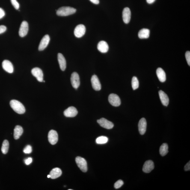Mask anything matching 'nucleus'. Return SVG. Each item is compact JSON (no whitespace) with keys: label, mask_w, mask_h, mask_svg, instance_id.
<instances>
[{"label":"nucleus","mask_w":190,"mask_h":190,"mask_svg":"<svg viewBox=\"0 0 190 190\" xmlns=\"http://www.w3.org/2000/svg\"><path fill=\"white\" fill-rule=\"evenodd\" d=\"M90 1L94 4H98L99 3V0H90Z\"/></svg>","instance_id":"e433bc0d"},{"label":"nucleus","mask_w":190,"mask_h":190,"mask_svg":"<svg viewBox=\"0 0 190 190\" xmlns=\"http://www.w3.org/2000/svg\"><path fill=\"white\" fill-rule=\"evenodd\" d=\"M68 190H72V189H69Z\"/></svg>","instance_id":"ea45409f"},{"label":"nucleus","mask_w":190,"mask_h":190,"mask_svg":"<svg viewBox=\"0 0 190 190\" xmlns=\"http://www.w3.org/2000/svg\"><path fill=\"white\" fill-rule=\"evenodd\" d=\"M160 99L163 105L167 106L169 103V98L167 94L162 90L159 91Z\"/></svg>","instance_id":"aec40b11"},{"label":"nucleus","mask_w":190,"mask_h":190,"mask_svg":"<svg viewBox=\"0 0 190 190\" xmlns=\"http://www.w3.org/2000/svg\"><path fill=\"white\" fill-rule=\"evenodd\" d=\"M78 114L77 110L73 106L69 107L64 112V115L67 117H75Z\"/></svg>","instance_id":"f8f14e48"},{"label":"nucleus","mask_w":190,"mask_h":190,"mask_svg":"<svg viewBox=\"0 0 190 190\" xmlns=\"http://www.w3.org/2000/svg\"><path fill=\"white\" fill-rule=\"evenodd\" d=\"M108 139L105 136H100L98 137L96 140V142L98 144H104L108 142Z\"/></svg>","instance_id":"bb28decb"},{"label":"nucleus","mask_w":190,"mask_h":190,"mask_svg":"<svg viewBox=\"0 0 190 190\" xmlns=\"http://www.w3.org/2000/svg\"><path fill=\"white\" fill-rule=\"evenodd\" d=\"M185 57L186 58L187 62L189 65L190 66V52L189 51H187L185 54Z\"/></svg>","instance_id":"2f4dec72"},{"label":"nucleus","mask_w":190,"mask_h":190,"mask_svg":"<svg viewBox=\"0 0 190 190\" xmlns=\"http://www.w3.org/2000/svg\"><path fill=\"white\" fill-rule=\"evenodd\" d=\"M108 101L113 106H119L121 104V100L119 96L117 94H111L108 96Z\"/></svg>","instance_id":"20e7f679"},{"label":"nucleus","mask_w":190,"mask_h":190,"mask_svg":"<svg viewBox=\"0 0 190 190\" xmlns=\"http://www.w3.org/2000/svg\"><path fill=\"white\" fill-rule=\"evenodd\" d=\"M86 30V27L84 25L81 24L77 25L74 31L75 37L77 38L82 37L85 34Z\"/></svg>","instance_id":"423d86ee"},{"label":"nucleus","mask_w":190,"mask_h":190,"mask_svg":"<svg viewBox=\"0 0 190 190\" xmlns=\"http://www.w3.org/2000/svg\"><path fill=\"white\" fill-rule=\"evenodd\" d=\"M32 151V148L30 145H27L23 150L24 153L26 154L31 153Z\"/></svg>","instance_id":"c756f323"},{"label":"nucleus","mask_w":190,"mask_h":190,"mask_svg":"<svg viewBox=\"0 0 190 190\" xmlns=\"http://www.w3.org/2000/svg\"><path fill=\"white\" fill-rule=\"evenodd\" d=\"M48 141L52 145H55L58 142V135L56 131L51 130L49 132L48 135Z\"/></svg>","instance_id":"0eeeda50"},{"label":"nucleus","mask_w":190,"mask_h":190,"mask_svg":"<svg viewBox=\"0 0 190 190\" xmlns=\"http://www.w3.org/2000/svg\"><path fill=\"white\" fill-rule=\"evenodd\" d=\"M62 171L60 168H56L52 169V171L50 173V178L52 179L57 178L61 176L62 174Z\"/></svg>","instance_id":"4be33fe9"},{"label":"nucleus","mask_w":190,"mask_h":190,"mask_svg":"<svg viewBox=\"0 0 190 190\" xmlns=\"http://www.w3.org/2000/svg\"><path fill=\"white\" fill-rule=\"evenodd\" d=\"M50 40V38L49 35H46L42 39L39 45V51L44 50L47 47Z\"/></svg>","instance_id":"9b49d317"},{"label":"nucleus","mask_w":190,"mask_h":190,"mask_svg":"<svg viewBox=\"0 0 190 190\" xmlns=\"http://www.w3.org/2000/svg\"><path fill=\"white\" fill-rule=\"evenodd\" d=\"M124 184V182L122 180H119L116 182L114 185V187L116 189H118V188L121 187Z\"/></svg>","instance_id":"c85d7f7f"},{"label":"nucleus","mask_w":190,"mask_h":190,"mask_svg":"<svg viewBox=\"0 0 190 190\" xmlns=\"http://www.w3.org/2000/svg\"><path fill=\"white\" fill-rule=\"evenodd\" d=\"M58 57L60 69L62 71L65 70L66 68V62L65 58L61 53L58 54Z\"/></svg>","instance_id":"6ab92c4d"},{"label":"nucleus","mask_w":190,"mask_h":190,"mask_svg":"<svg viewBox=\"0 0 190 190\" xmlns=\"http://www.w3.org/2000/svg\"><path fill=\"white\" fill-rule=\"evenodd\" d=\"M138 37L140 39H147L150 36V31L147 29H143L138 33Z\"/></svg>","instance_id":"5701e85b"},{"label":"nucleus","mask_w":190,"mask_h":190,"mask_svg":"<svg viewBox=\"0 0 190 190\" xmlns=\"http://www.w3.org/2000/svg\"><path fill=\"white\" fill-rule=\"evenodd\" d=\"M146 1H147L148 3L149 4H151L154 2L156 0H146Z\"/></svg>","instance_id":"4c0bfd02"},{"label":"nucleus","mask_w":190,"mask_h":190,"mask_svg":"<svg viewBox=\"0 0 190 190\" xmlns=\"http://www.w3.org/2000/svg\"><path fill=\"white\" fill-rule=\"evenodd\" d=\"M70 80L72 86L75 89H77L80 85V78L79 74L76 72H73L72 74Z\"/></svg>","instance_id":"1a4fd4ad"},{"label":"nucleus","mask_w":190,"mask_h":190,"mask_svg":"<svg viewBox=\"0 0 190 190\" xmlns=\"http://www.w3.org/2000/svg\"><path fill=\"white\" fill-rule=\"evenodd\" d=\"M75 161L78 167L83 172H86L87 170V163L86 161L84 158L77 157L75 159Z\"/></svg>","instance_id":"7ed1b4c3"},{"label":"nucleus","mask_w":190,"mask_h":190,"mask_svg":"<svg viewBox=\"0 0 190 190\" xmlns=\"http://www.w3.org/2000/svg\"><path fill=\"white\" fill-rule=\"evenodd\" d=\"M92 86L95 90L99 91L101 89V84L100 81L96 75H93L91 78Z\"/></svg>","instance_id":"ddd939ff"},{"label":"nucleus","mask_w":190,"mask_h":190,"mask_svg":"<svg viewBox=\"0 0 190 190\" xmlns=\"http://www.w3.org/2000/svg\"><path fill=\"white\" fill-rule=\"evenodd\" d=\"M31 73L33 76L35 77L39 82H43V74L41 69L38 67L34 68L32 69Z\"/></svg>","instance_id":"39448f33"},{"label":"nucleus","mask_w":190,"mask_h":190,"mask_svg":"<svg viewBox=\"0 0 190 190\" xmlns=\"http://www.w3.org/2000/svg\"><path fill=\"white\" fill-rule=\"evenodd\" d=\"M156 74L158 79L160 82H165L166 80V77L165 72L163 69L161 68H158L157 69Z\"/></svg>","instance_id":"412c9836"},{"label":"nucleus","mask_w":190,"mask_h":190,"mask_svg":"<svg viewBox=\"0 0 190 190\" xmlns=\"http://www.w3.org/2000/svg\"><path fill=\"white\" fill-rule=\"evenodd\" d=\"M138 129L141 135H144L147 130V123L145 118H142L140 120L138 123Z\"/></svg>","instance_id":"4468645a"},{"label":"nucleus","mask_w":190,"mask_h":190,"mask_svg":"<svg viewBox=\"0 0 190 190\" xmlns=\"http://www.w3.org/2000/svg\"><path fill=\"white\" fill-rule=\"evenodd\" d=\"M97 48L99 52L105 53L108 52L109 46L106 42L102 41L98 44Z\"/></svg>","instance_id":"a211bd4d"},{"label":"nucleus","mask_w":190,"mask_h":190,"mask_svg":"<svg viewBox=\"0 0 190 190\" xmlns=\"http://www.w3.org/2000/svg\"><path fill=\"white\" fill-rule=\"evenodd\" d=\"M23 128L20 126H15L14 130V137L15 140L19 138L23 133Z\"/></svg>","instance_id":"b1692460"},{"label":"nucleus","mask_w":190,"mask_h":190,"mask_svg":"<svg viewBox=\"0 0 190 190\" xmlns=\"http://www.w3.org/2000/svg\"><path fill=\"white\" fill-rule=\"evenodd\" d=\"M139 83L136 77L134 76L132 78V86L133 89L136 90L139 87Z\"/></svg>","instance_id":"cd10ccee"},{"label":"nucleus","mask_w":190,"mask_h":190,"mask_svg":"<svg viewBox=\"0 0 190 190\" xmlns=\"http://www.w3.org/2000/svg\"><path fill=\"white\" fill-rule=\"evenodd\" d=\"M76 12V9L73 7H60L57 11L56 14L58 16H66L73 14Z\"/></svg>","instance_id":"f03ea898"},{"label":"nucleus","mask_w":190,"mask_h":190,"mask_svg":"<svg viewBox=\"0 0 190 190\" xmlns=\"http://www.w3.org/2000/svg\"><path fill=\"white\" fill-rule=\"evenodd\" d=\"M12 5L16 10H19V4L17 0H10Z\"/></svg>","instance_id":"7c9ffc66"},{"label":"nucleus","mask_w":190,"mask_h":190,"mask_svg":"<svg viewBox=\"0 0 190 190\" xmlns=\"http://www.w3.org/2000/svg\"><path fill=\"white\" fill-rule=\"evenodd\" d=\"M190 161L187 163L185 166V171H189L190 170Z\"/></svg>","instance_id":"c9c22d12"},{"label":"nucleus","mask_w":190,"mask_h":190,"mask_svg":"<svg viewBox=\"0 0 190 190\" xmlns=\"http://www.w3.org/2000/svg\"><path fill=\"white\" fill-rule=\"evenodd\" d=\"M168 152V146L167 143H163L160 147L159 153L161 156H165Z\"/></svg>","instance_id":"393cba45"},{"label":"nucleus","mask_w":190,"mask_h":190,"mask_svg":"<svg viewBox=\"0 0 190 190\" xmlns=\"http://www.w3.org/2000/svg\"><path fill=\"white\" fill-rule=\"evenodd\" d=\"M97 122L100 126L102 128L108 129H112L114 127V124L112 122L108 121L104 118H102L97 120Z\"/></svg>","instance_id":"9d476101"},{"label":"nucleus","mask_w":190,"mask_h":190,"mask_svg":"<svg viewBox=\"0 0 190 190\" xmlns=\"http://www.w3.org/2000/svg\"><path fill=\"white\" fill-rule=\"evenodd\" d=\"M47 177L49 178H50V175H48L47 176Z\"/></svg>","instance_id":"58836bf2"},{"label":"nucleus","mask_w":190,"mask_h":190,"mask_svg":"<svg viewBox=\"0 0 190 190\" xmlns=\"http://www.w3.org/2000/svg\"><path fill=\"white\" fill-rule=\"evenodd\" d=\"M9 147V144L8 141L7 140H4L3 143L1 148V152L4 154H6L8 152Z\"/></svg>","instance_id":"a878e982"},{"label":"nucleus","mask_w":190,"mask_h":190,"mask_svg":"<svg viewBox=\"0 0 190 190\" xmlns=\"http://www.w3.org/2000/svg\"><path fill=\"white\" fill-rule=\"evenodd\" d=\"M5 15V11L2 8H0V19H2Z\"/></svg>","instance_id":"f704fd0d"},{"label":"nucleus","mask_w":190,"mask_h":190,"mask_svg":"<svg viewBox=\"0 0 190 190\" xmlns=\"http://www.w3.org/2000/svg\"><path fill=\"white\" fill-rule=\"evenodd\" d=\"M2 66L3 69L7 73H12L13 72V65L11 62L9 60H4L3 62Z\"/></svg>","instance_id":"dca6fc26"},{"label":"nucleus","mask_w":190,"mask_h":190,"mask_svg":"<svg viewBox=\"0 0 190 190\" xmlns=\"http://www.w3.org/2000/svg\"><path fill=\"white\" fill-rule=\"evenodd\" d=\"M29 31V25L26 21H23L21 23L19 31V36L22 37H25L28 34Z\"/></svg>","instance_id":"6e6552de"},{"label":"nucleus","mask_w":190,"mask_h":190,"mask_svg":"<svg viewBox=\"0 0 190 190\" xmlns=\"http://www.w3.org/2000/svg\"><path fill=\"white\" fill-rule=\"evenodd\" d=\"M154 168V164L153 161H146L143 165V171L145 173H149Z\"/></svg>","instance_id":"2eb2a0df"},{"label":"nucleus","mask_w":190,"mask_h":190,"mask_svg":"<svg viewBox=\"0 0 190 190\" xmlns=\"http://www.w3.org/2000/svg\"><path fill=\"white\" fill-rule=\"evenodd\" d=\"M10 104L12 109L17 114H22L25 113V107L19 101L16 100H11Z\"/></svg>","instance_id":"f257e3e1"},{"label":"nucleus","mask_w":190,"mask_h":190,"mask_svg":"<svg viewBox=\"0 0 190 190\" xmlns=\"http://www.w3.org/2000/svg\"><path fill=\"white\" fill-rule=\"evenodd\" d=\"M7 29V27L4 25H0V34L5 32Z\"/></svg>","instance_id":"72a5a7b5"},{"label":"nucleus","mask_w":190,"mask_h":190,"mask_svg":"<svg viewBox=\"0 0 190 190\" xmlns=\"http://www.w3.org/2000/svg\"><path fill=\"white\" fill-rule=\"evenodd\" d=\"M131 12L130 9L126 7L124 9L123 12V19L125 23H129L130 21Z\"/></svg>","instance_id":"f3484780"},{"label":"nucleus","mask_w":190,"mask_h":190,"mask_svg":"<svg viewBox=\"0 0 190 190\" xmlns=\"http://www.w3.org/2000/svg\"><path fill=\"white\" fill-rule=\"evenodd\" d=\"M33 162V159L31 157H29L25 160V162L27 165H29Z\"/></svg>","instance_id":"473e14b6"}]
</instances>
